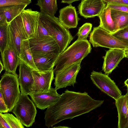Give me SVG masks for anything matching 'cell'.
Returning a JSON list of instances; mask_svg holds the SVG:
<instances>
[{
  "instance_id": "obj_10",
  "label": "cell",
  "mask_w": 128,
  "mask_h": 128,
  "mask_svg": "<svg viewBox=\"0 0 128 128\" xmlns=\"http://www.w3.org/2000/svg\"><path fill=\"white\" fill-rule=\"evenodd\" d=\"M9 27L10 40L13 43L20 57L22 42L28 39L21 14L9 23Z\"/></svg>"
},
{
  "instance_id": "obj_18",
  "label": "cell",
  "mask_w": 128,
  "mask_h": 128,
  "mask_svg": "<svg viewBox=\"0 0 128 128\" xmlns=\"http://www.w3.org/2000/svg\"><path fill=\"white\" fill-rule=\"evenodd\" d=\"M59 14V21L65 28L68 29L76 27L80 19L78 17L75 7L70 4L61 9Z\"/></svg>"
},
{
  "instance_id": "obj_11",
  "label": "cell",
  "mask_w": 128,
  "mask_h": 128,
  "mask_svg": "<svg viewBox=\"0 0 128 128\" xmlns=\"http://www.w3.org/2000/svg\"><path fill=\"white\" fill-rule=\"evenodd\" d=\"M6 72L17 75L16 71L21 59L13 42L10 40L8 47L1 54Z\"/></svg>"
},
{
  "instance_id": "obj_39",
  "label": "cell",
  "mask_w": 128,
  "mask_h": 128,
  "mask_svg": "<svg viewBox=\"0 0 128 128\" xmlns=\"http://www.w3.org/2000/svg\"><path fill=\"white\" fill-rule=\"evenodd\" d=\"M4 69V66L3 64L2 63L1 60L0 62V73Z\"/></svg>"
},
{
  "instance_id": "obj_19",
  "label": "cell",
  "mask_w": 128,
  "mask_h": 128,
  "mask_svg": "<svg viewBox=\"0 0 128 128\" xmlns=\"http://www.w3.org/2000/svg\"><path fill=\"white\" fill-rule=\"evenodd\" d=\"M59 54H48L33 56L38 71L45 72L53 70Z\"/></svg>"
},
{
  "instance_id": "obj_27",
  "label": "cell",
  "mask_w": 128,
  "mask_h": 128,
  "mask_svg": "<svg viewBox=\"0 0 128 128\" xmlns=\"http://www.w3.org/2000/svg\"><path fill=\"white\" fill-rule=\"evenodd\" d=\"M4 118L11 128H24L23 125L18 119L12 114L8 113H0Z\"/></svg>"
},
{
  "instance_id": "obj_15",
  "label": "cell",
  "mask_w": 128,
  "mask_h": 128,
  "mask_svg": "<svg viewBox=\"0 0 128 128\" xmlns=\"http://www.w3.org/2000/svg\"><path fill=\"white\" fill-rule=\"evenodd\" d=\"M106 6L102 0H82L78 8L80 15L87 18L98 16Z\"/></svg>"
},
{
  "instance_id": "obj_21",
  "label": "cell",
  "mask_w": 128,
  "mask_h": 128,
  "mask_svg": "<svg viewBox=\"0 0 128 128\" xmlns=\"http://www.w3.org/2000/svg\"><path fill=\"white\" fill-rule=\"evenodd\" d=\"M99 26L112 34L117 30L116 26L111 16V9L106 5L98 16Z\"/></svg>"
},
{
  "instance_id": "obj_3",
  "label": "cell",
  "mask_w": 128,
  "mask_h": 128,
  "mask_svg": "<svg viewBox=\"0 0 128 128\" xmlns=\"http://www.w3.org/2000/svg\"><path fill=\"white\" fill-rule=\"evenodd\" d=\"M40 18L44 26L52 37L58 44L60 52L68 47L74 37L68 29L60 22L59 18L40 12Z\"/></svg>"
},
{
  "instance_id": "obj_7",
  "label": "cell",
  "mask_w": 128,
  "mask_h": 128,
  "mask_svg": "<svg viewBox=\"0 0 128 128\" xmlns=\"http://www.w3.org/2000/svg\"><path fill=\"white\" fill-rule=\"evenodd\" d=\"M33 56L48 54H60V47L50 36L33 37L28 39Z\"/></svg>"
},
{
  "instance_id": "obj_32",
  "label": "cell",
  "mask_w": 128,
  "mask_h": 128,
  "mask_svg": "<svg viewBox=\"0 0 128 128\" xmlns=\"http://www.w3.org/2000/svg\"><path fill=\"white\" fill-rule=\"evenodd\" d=\"M106 5L111 9L128 12V5L112 3H107Z\"/></svg>"
},
{
  "instance_id": "obj_20",
  "label": "cell",
  "mask_w": 128,
  "mask_h": 128,
  "mask_svg": "<svg viewBox=\"0 0 128 128\" xmlns=\"http://www.w3.org/2000/svg\"><path fill=\"white\" fill-rule=\"evenodd\" d=\"M127 93L115 100V105L118 114V128H125L128 119V107L127 98Z\"/></svg>"
},
{
  "instance_id": "obj_2",
  "label": "cell",
  "mask_w": 128,
  "mask_h": 128,
  "mask_svg": "<svg viewBox=\"0 0 128 128\" xmlns=\"http://www.w3.org/2000/svg\"><path fill=\"white\" fill-rule=\"evenodd\" d=\"M91 50L90 44L87 40H77L59 54L54 65V73L82 61L90 52Z\"/></svg>"
},
{
  "instance_id": "obj_8",
  "label": "cell",
  "mask_w": 128,
  "mask_h": 128,
  "mask_svg": "<svg viewBox=\"0 0 128 128\" xmlns=\"http://www.w3.org/2000/svg\"><path fill=\"white\" fill-rule=\"evenodd\" d=\"M90 78L93 84L98 88L115 100L122 96L120 90L108 75L93 71Z\"/></svg>"
},
{
  "instance_id": "obj_4",
  "label": "cell",
  "mask_w": 128,
  "mask_h": 128,
  "mask_svg": "<svg viewBox=\"0 0 128 128\" xmlns=\"http://www.w3.org/2000/svg\"><path fill=\"white\" fill-rule=\"evenodd\" d=\"M18 75L6 72L0 81V92L8 112L12 110L20 95Z\"/></svg>"
},
{
  "instance_id": "obj_25",
  "label": "cell",
  "mask_w": 128,
  "mask_h": 128,
  "mask_svg": "<svg viewBox=\"0 0 128 128\" xmlns=\"http://www.w3.org/2000/svg\"><path fill=\"white\" fill-rule=\"evenodd\" d=\"M111 16L117 30L128 25V12L111 9Z\"/></svg>"
},
{
  "instance_id": "obj_9",
  "label": "cell",
  "mask_w": 128,
  "mask_h": 128,
  "mask_svg": "<svg viewBox=\"0 0 128 128\" xmlns=\"http://www.w3.org/2000/svg\"><path fill=\"white\" fill-rule=\"evenodd\" d=\"M82 61L75 63L55 74L54 85L57 90L72 86L76 83V78L81 68Z\"/></svg>"
},
{
  "instance_id": "obj_16",
  "label": "cell",
  "mask_w": 128,
  "mask_h": 128,
  "mask_svg": "<svg viewBox=\"0 0 128 128\" xmlns=\"http://www.w3.org/2000/svg\"><path fill=\"white\" fill-rule=\"evenodd\" d=\"M28 39L36 36L40 12L31 9L24 10L20 14Z\"/></svg>"
},
{
  "instance_id": "obj_30",
  "label": "cell",
  "mask_w": 128,
  "mask_h": 128,
  "mask_svg": "<svg viewBox=\"0 0 128 128\" xmlns=\"http://www.w3.org/2000/svg\"><path fill=\"white\" fill-rule=\"evenodd\" d=\"M111 34L120 40L128 42V25Z\"/></svg>"
},
{
  "instance_id": "obj_35",
  "label": "cell",
  "mask_w": 128,
  "mask_h": 128,
  "mask_svg": "<svg viewBox=\"0 0 128 128\" xmlns=\"http://www.w3.org/2000/svg\"><path fill=\"white\" fill-rule=\"evenodd\" d=\"M110 3L120 4L128 5V0H116Z\"/></svg>"
},
{
  "instance_id": "obj_26",
  "label": "cell",
  "mask_w": 128,
  "mask_h": 128,
  "mask_svg": "<svg viewBox=\"0 0 128 128\" xmlns=\"http://www.w3.org/2000/svg\"><path fill=\"white\" fill-rule=\"evenodd\" d=\"M9 23L0 24V50L1 54L8 47L10 40Z\"/></svg>"
},
{
  "instance_id": "obj_22",
  "label": "cell",
  "mask_w": 128,
  "mask_h": 128,
  "mask_svg": "<svg viewBox=\"0 0 128 128\" xmlns=\"http://www.w3.org/2000/svg\"><path fill=\"white\" fill-rule=\"evenodd\" d=\"M20 57L32 70L38 71L34 63L28 39L23 40L22 42Z\"/></svg>"
},
{
  "instance_id": "obj_13",
  "label": "cell",
  "mask_w": 128,
  "mask_h": 128,
  "mask_svg": "<svg viewBox=\"0 0 128 128\" xmlns=\"http://www.w3.org/2000/svg\"><path fill=\"white\" fill-rule=\"evenodd\" d=\"M34 83L32 93L42 92L48 91L54 79V69L45 72H41L32 69Z\"/></svg>"
},
{
  "instance_id": "obj_44",
  "label": "cell",
  "mask_w": 128,
  "mask_h": 128,
  "mask_svg": "<svg viewBox=\"0 0 128 128\" xmlns=\"http://www.w3.org/2000/svg\"><path fill=\"white\" fill-rule=\"evenodd\" d=\"M125 128H128V122L126 124V125L125 127Z\"/></svg>"
},
{
  "instance_id": "obj_42",
  "label": "cell",
  "mask_w": 128,
  "mask_h": 128,
  "mask_svg": "<svg viewBox=\"0 0 128 128\" xmlns=\"http://www.w3.org/2000/svg\"><path fill=\"white\" fill-rule=\"evenodd\" d=\"M54 128H69L70 127H67V126H58L57 127H53Z\"/></svg>"
},
{
  "instance_id": "obj_17",
  "label": "cell",
  "mask_w": 128,
  "mask_h": 128,
  "mask_svg": "<svg viewBox=\"0 0 128 128\" xmlns=\"http://www.w3.org/2000/svg\"><path fill=\"white\" fill-rule=\"evenodd\" d=\"M124 49H110L107 50L103 57L104 62L102 70L105 74L108 75L114 70L125 56Z\"/></svg>"
},
{
  "instance_id": "obj_14",
  "label": "cell",
  "mask_w": 128,
  "mask_h": 128,
  "mask_svg": "<svg viewBox=\"0 0 128 128\" xmlns=\"http://www.w3.org/2000/svg\"><path fill=\"white\" fill-rule=\"evenodd\" d=\"M19 66L18 80L21 94L29 95L32 92L34 83L32 69L21 59Z\"/></svg>"
},
{
  "instance_id": "obj_31",
  "label": "cell",
  "mask_w": 128,
  "mask_h": 128,
  "mask_svg": "<svg viewBox=\"0 0 128 128\" xmlns=\"http://www.w3.org/2000/svg\"><path fill=\"white\" fill-rule=\"evenodd\" d=\"M43 36H50L40 18L38 22L36 35L35 37Z\"/></svg>"
},
{
  "instance_id": "obj_36",
  "label": "cell",
  "mask_w": 128,
  "mask_h": 128,
  "mask_svg": "<svg viewBox=\"0 0 128 128\" xmlns=\"http://www.w3.org/2000/svg\"><path fill=\"white\" fill-rule=\"evenodd\" d=\"M6 22H7L4 15L2 12L0 11V24Z\"/></svg>"
},
{
  "instance_id": "obj_41",
  "label": "cell",
  "mask_w": 128,
  "mask_h": 128,
  "mask_svg": "<svg viewBox=\"0 0 128 128\" xmlns=\"http://www.w3.org/2000/svg\"><path fill=\"white\" fill-rule=\"evenodd\" d=\"M125 85L128 88V78L124 82Z\"/></svg>"
},
{
  "instance_id": "obj_43",
  "label": "cell",
  "mask_w": 128,
  "mask_h": 128,
  "mask_svg": "<svg viewBox=\"0 0 128 128\" xmlns=\"http://www.w3.org/2000/svg\"><path fill=\"white\" fill-rule=\"evenodd\" d=\"M127 105L128 107V94L127 96Z\"/></svg>"
},
{
  "instance_id": "obj_1",
  "label": "cell",
  "mask_w": 128,
  "mask_h": 128,
  "mask_svg": "<svg viewBox=\"0 0 128 128\" xmlns=\"http://www.w3.org/2000/svg\"><path fill=\"white\" fill-rule=\"evenodd\" d=\"M104 101L93 99L86 92L66 90L45 112V126H52L62 120L88 113L100 106Z\"/></svg>"
},
{
  "instance_id": "obj_12",
  "label": "cell",
  "mask_w": 128,
  "mask_h": 128,
  "mask_svg": "<svg viewBox=\"0 0 128 128\" xmlns=\"http://www.w3.org/2000/svg\"><path fill=\"white\" fill-rule=\"evenodd\" d=\"M36 106L44 110L56 102L60 96L55 88L51 87L47 92H34L29 95Z\"/></svg>"
},
{
  "instance_id": "obj_28",
  "label": "cell",
  "mask_w": 128,
  "mask_h": 128,
  "mask_svg": "<svg viewBox=\"0 0 128 128\" xmlns=\"http://www.w3.org/2000/svg\"><path fill=\"white\" fill-rule=\"evenodd\" d=\"M92 26L91 23H86L80 28L77 33L78 38L77 40H87L89 34L91 31Z\"/></svg>"
},
{
  "instance_id": "obj_5",
  "label": "cell",
  "mask_w": 128,
  "mask_h": 128,
  "mask_svg": "<svg viewBox=\"0 0 128 128\" xmlns=\"http://www.w3.org/2000/svg\"><path fill=\"white\" fill-rule=\"evenodd\" d=\"M89 41L94 47L122 49L128 48V42L117 38L99 26L94 27Z\"/></svg>"
},
{
  "instance_id": "obj_37",
  "label": "cell",
  "mask_w": 128,
  "mask_h": 128,
  "mask_svg": "<svg viewBox=\"0 0 128 128\" xmlns=\"http://www.w3.org/2000/svg\"><path fill=\"white\" fill-rule=\"evenodd\" d=\"M80 0H61L62 3H66L71 4L72 2L75 1Z\"/></svg>"
},
{
  "instance_id": "obj_34",
  "label": "cell",
  "mask_w": 128,
  "mask_h": 128,
  "mask_svg": "<svg viewBox=\"0 0 128 128\" xmlns=\"http://www.w3.org/2000/svg\"><path fill=\"white\" fill-rule=\"evenodd\" d=\"M0 128H11L4 118L0 113Z\"/></svg>"
},
{
  "instance_id": "obj_24",
  "label": "cell",
  "mask_w": 128,
  "mask_h": 128,
  "mask_svg": "<svg viewBox=\"0 0 128 128\" xmlns=\"http://www.w3.org/2000/svg\"><path fill=\"white\" fill-rule=\"evenodd\" d=\"M36 5L39 7L40 12L52 16L58 10L56 0H38Z\"/></svg>"
},
{
  "instance_id": "obj_6",
  "label": "cell",
  "mask_w": 128,
  "mask_h": 128,
  "mask_svg": "<svg viewBox=\"0 0 128 128\" xmlns=\"http://www.w3.org/2000/svg\"><path fill=\"white\" fill-rule=\"evenodd\" d=\"M36 106L28 95L21 94L12 112L23 125L30 127L35 121L37 112Z\"/></svg>"
},
{
  "instance_id": "obj_38",
  "label": "cell",
  "mask_w": 128,
  "mask_h": 128,
  "mask_svg": "<svg viewBox=\"0 0 128 128\" xmlns=\"http://www.w3.org/2000/svg\"><path fill=\"white\" fill-rule=\"evenodd\" d=\"M125 57L128 58V48L124 49Z\"/></svg>"
},
{
  "instance_id": "obj_23",
  "label": "cell",
  "mask_w": 128,
  "mask_h": 128,
  "mask_svg": "<svg viewBox=\"0 0 128 128\" xmlns=\"http://www.w3.org/2000/svg\"><path fill=\"white\" fill-rule=\"evenodd\" d=\"M27 6L18 5L0 7V11L4 13L7 22L9 23L20 14Z\"/></svg>"
},
{
  "instance_id": "obj_29",
  "label": "cell",
  "mask_w": 128,
  "mask_h": 128,
  "mask_svg": "<svg viewBox=\"0 0 128 128\" xmlns=\"http://www.w3.org/2000/svg\"><path fill=\"white\" fill-rule=\"evenodd\" d=\"M31 2V0H0V7L18 5H28Z\"/></svg>"
},
{
  "instance_id": "obj_40",
  "label": "cell",
  "mask_w": 128,
  "mask_h": 128,
  "mask_svg": "<svg viewBox=\"0 0 128 128\" xmlns=\"http://www.w3.org/2000/svg\"><path fill=\"white\" fill-rule=\"evenodd\" d=\"M104 2L107 3H110L116 0H102Z\"/></svg>"
},
{
  "instance_id": "obj_33",
  "label": "cell",
  "mask_w": 128,
  "mask_h": 128,
  "mask_svg": "<svg viewBox=\"0 0 128 128\" xmlns=\"http://www.w3.org/2000/svg\"><path fill=\"white\" fill-rule=\"evenodd\" d=\"M8 112V109L5 103L2 93L0 92V112L2 113Z\"/></svg>"
}]
</instances>
